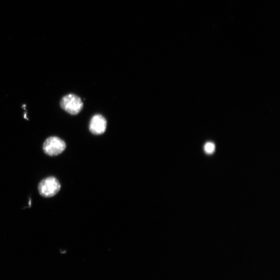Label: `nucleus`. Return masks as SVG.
<instances>
[{
  "mask_svg": "<svg viewBox=\"0 0 280 280\" xmlns=\"http://www.w3.org/2000/svg\"><path fill=\"white\" fill-rule=\"evenodd\" d=\"M61 188L59 181L54 177L43 179L39 183L38 189L40 194L46 198H50L57 194Z\"/></svg>",
  "mask_w": 280,
  "mask_h": 280,
  "instance_id": "f257e3e1",
  "label": "nucleus"
},
{
  "mask_svg": "<svg viewBox=\"0 0 280 280\" xmlns=\"http://www.w3.org/2000/svg\"><path fill=\"white\" fill-rule=\"evenodd\" d=\"M61 108L71 115L79 114L83 108V103L77 95L69 94L63 96L60 102Z\"/></svg>",
  "mask_w": 280,
  "mask_h": 280,
  "instance_id": "f03ea898",
  "label": "nucleus"
},
{
  "mask_svg": "<svg viewBox=\"0 0 280 280\" xmlns=\"http://www.w3.org/2000/svg\"><path fill=\"white\" fill-rule=\"evenodd\" d=\"M66 148L65 142L56 137L48 138L43 144V150L50 156H55L61 154Z\"/></svg>",
  "mask_w": 280,
  "mask_h": 280,
  "instance_id": "7ed1b4c3",
  "label": "nucleus"
},
{
  "mask_svg": "<svg viewBox=\"0 0 280 280\" xmlns=\"http://www.w3.org/2000/svg\"><path fill=\"white\" fill-rule=\"evenodd\" d=\"M106 121L101 115H95L93 117L90 124V130L93 135H100L106 131Z\"/></svg>",
  "mask_w": 280,
  "mask_h": 280,
  "instance_id": "20e7f679",
  "label": "nucleus"
},
{
  "mask_svg": "<svg viewBox=\"0 0 280 280\" xmlns=\"http://www.w3.org/2000/svg\"><path fill=\"white\" fill-rule=\"evenodd\" d=\"M215 146L214 143L208 142L204 145V149L208 154H212L215 150Z\"/></svg>",
  "mask_w": 280,
  "mask_h": 280,
  "instance_id": "39448f33",
  "label": "nucleus"
}]
</instances>
